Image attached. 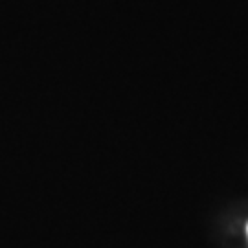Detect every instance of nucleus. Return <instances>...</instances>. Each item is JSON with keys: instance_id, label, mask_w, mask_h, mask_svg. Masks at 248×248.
Here are the masks:
<instances>
[{"instance_id": "nucleus-1", "label": "nucleus", "mask_w": 248, "mask_h": 248, "mask_svg": "<svg viewBox=\"0 0 248 248\" xmlns=\"http://www.w3.org/2000/svg\"><path fill=\"white\" fill-rule=\"evenodd\" d=\"M247 233H248V226H247Z\"/></svg>"}]
</instances>
